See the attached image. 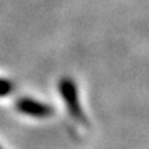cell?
I'll return each mask as SVG.
<instances>
[{
  "instance_id": "obj_1",
  "label": "cell",
  "mask_w": 149,
  "mask_h": 149,
  "mask_svg": "<svg viewBox=\"0 0 149 149\" xmlns=\"http://www.w3.org/2000/svg\"><path fill=\"white\" fill-rule=\"evenodd\" d=\"M58 91L70 118L75 123L81 124L86 128L90 127V121L87 120V116L82 108V103L79 99V90L75 81L70 77L61 78L58 82Z\"/></svg>"
},
{
  "instance_id": "obj_2",
  "label": "cell",
  "mask_w": 149,
  "mask_h": 149,
  "mask_svg": "<svg viewBox=\"0 0 149 149\" xmlns=\"http://www.w3.org/2000/svg\"><path fill=\"white\" fill-rule=\"evenodd\" d=\"M16 110L20 113L33 119H48L54 113V110L50 104L42 103L33 98H20L16 102Z\"/></svg>"
},
{
  "instance_id": "obj_3",
  "label": "cell",
  "mask_w": 149,
  "mask_h": 149,
  "mask_svg": "<svg viewBox=\"0 0 149 149\" xmlns=\"http://www.w3.org/2000/svg\"><path fill=\"white\" fill-rule=\"evenodd\" d=\"M13 91V83L8 79L0 78V96H7Z\"/></svg>"
},
{
  "instance_id": "obj_4",
  "label": "cell",
  "mask_w": 149,
  "mask_h": 149,
  "mask_svg": "<svg viewBox=\"0 0 149 149\" xmlns=\"http://www.w3.org/2000/svg\"><path fill=\"white\" fill-rule=\"evenodd\" d=\"M0 149H1V146H0Z\"/></svg>"
}]
</instances>
